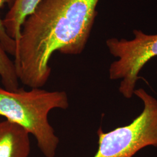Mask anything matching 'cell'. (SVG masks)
Returning <instances> with one entry per match:
<instances>
[{
  "label": "cell",
  "mask_w": 157,
  "mask_h": 157,
  "mask_svg": "<svg viewBox=\"0 0 157 157\" xmlns=\"http://www.w3.org/2000/svg\"><path fill=\"white\" fill-rule=\"evenodd\" d=\"M100 0H41L23 23L14 65L17 76L30 88H41L50 76L56 51L81 54L88 41Z\"/></svg>",
  "instance_id": "6da1fadb"
},
{
  "label": "cell",
  "mask_w": 157,
  "mask_h": 157,
  "mask_svg": "<svg viewBox=\"0 0 157 157\" xmlns=\"http://www.w3.org/2000/svg\"><path fill=\"white\" fill-rule=\"evenodd\" d=\"M69 107L68 95L64 91L19 88L12 91L0 87V116L33 135L45 157H55L59 143L49 122L48 114L54 109H67Z\"/></svg>",
  "instance_id": "7a4b0ae2"
},
{
  "label": "cell",
  "mask_w": 157,
  "mask_h": 157,
  "mask_svg": "<svg viewBox=\"0 0 157 157\" xmlns=\"http://www.w3.org/2000/svg\"><path fill=\"white\" fill-rule=\"evenodd\" d=\"M134 94L143 101V111L127 126L107 133L100 128L98 149L93 157H132L147 146L157 147V100L141 88Z\"/></svg>",
  "instance_id": "3957f363"
},
{
  "label": "cell",
  "mask_w": 157,
  "mask_h": 157,
  "mask_svg": "<svg viewBox=\"0 0 157 157\" xmlns=\"http://www.w3.org/2000/svg\"><path fill=\"white\" fill-rule=\"evenodd\" d=\"M133 34L135 38L130 40L111 38L106 41L109 52L118 58L110 65L109 78L121 79L119 91L128 99L134 94L142 68L157 56V34H147L140 30H134Z\"/></svg>",
  "instance_id": "277c9868"
},
{
  "label": "cell",
  "mask_w": 157,
  "mask_h": 157,
  "mask_svg": "<svg viewBox=\"0 0 157 157\" xmlns=\"http://www.w3.org/2000/svg\"><path fill=\"white\" fill-rule=\"evenodd\" d=\"M30 152L28 132L10 121L0 122V157H28Z\"/></svg>",
  "instance_id": "5b68a950"
},
{
  "label": "cell",
  "mask_w": 157,
  "mask_h": 157,
  "mask_svg": "<svg viewBox=\"0 0 157 157\" xmlns=\"http://www.w3.org/2000/svg\"><path fill=\"white\" fill-rule=\"evenodd\" d=\"M41 0H15L2 20L7 34L16 43L21 37L23 23L36 9Z\"/></svg>",
  "instance_id": "8992f818"
},
{
  "label": "cell",
  "mask_w": 157,
  "mask_h": 157,
  "mask_svg": "<svg viewBox=\"0 0 157 157\" xmlns=\"http://www.w3.org/2000/svg\"><path fill=\"white\" fill-rule=\"evenodd\" d=\"M0 77L1 83L6 90L14 91L19 87V79L14 62L6 54V52L0 43Z\"/></svg>",
  "instance_id": "52a82bcc"
},
{
  "label": "cell",
  "mask_w": 157,
  "mask_h": 157,
  "mask_svg": "<svg viewBox=\"0 0 157 157\" xmlns=\"http://www.w3.org/2000/svg\"><path fill=\"white\" fill-rule=\"evenodd\" d=\"M15 0H0V10L3 8L6 4H8L9 7L11 8ZM0 43L5 50L6 53L12 56H15L17 50V43L15 40L11 38L6 32L4 27L2 20L0 17Z\"/></svg>",
  "instance_id": "ba28073f"
}]
</instances>
